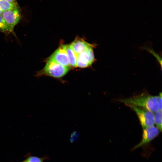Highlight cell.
Returning <instances> with one entry per match:
<instances>
[{"instance_id":"obj_6","label":"cell","mask_w":162,"mask_h":162,"mask_svg":"<svg viewBox=\"0 0 162 162\" xmlns=\"http://www.w3.org/2000/svg\"><path fill=\"white\" fill-rule=\"evenodd\" d=\"M2 16L7 24L13 30L21 18L19 8L3 12Z\"/></svg>"},{"instance_id":"obj_14","label":"cell","mask_w":162,"mask_h":162,"mask_svg":"<svg viewBox=\"0 0 162 162\" xmlns=\"http://www.w3.org/2000/svg\"><path fill=\"white\" fill-rule=\"evenodd\" d=\"M8 2L13 3V4H17V3L16 1V0H6Z\"/></svg>"},{"instance_id":"obj_2","label":"cell","mask_w":162,"mask_h":162,"mask_svg":"<svg viewBox=\"0 0 162 162\" xmlns=\"http://www.w3.org/2000/svg\"><path fill=\"white\" fill-rule=\"evenodd\" d=\"M70 69V67L63 66L49 58L44 68L37 72L35 76L39 77L46 76L55 78H61L68 73Z\"/></svg>"},{"instance_id":"obj_17","label":"cell","mask_w":162,"mask_h":162,"mask_svg":"<svg viewBox=\"0 0 162 162\" xmlns=\"http://www.w3.org/2000/svg\"><path fill=\"white\" fill-rule=\"evenodd\" d=\"M24 162H25L24 161Z\"/></svg>"},{"instance_id":"obj_10","label":"cell","mask_w":162,"mask_h":162,"mask_svg":"<svg viewBox=\"0 0 162 162\" xmlns=\"http://www.w3.org/2000/svg\"><path fill=\"white\" fill-rule=\"evenodd\" d=\"M17 8L18 4H13L6 0H0V9L3 12Z\"/></svg>"},{"instance_id":"obj_12","label":"cell","mask_w":162,"mask_h":162,"mask_svg":"<svg viewBox=\"0 0 162 162\" xmlns=\"http://www.w3.org/2000/svg\"><path fill=\"white\" fill-rule=\"evenodd\" d=\"M154 124L160 132L162 131V110L154 113Z\"/></svg>"},{"instance_id":"obj_13","label":"cell","mask_w":162,"mask_h":162,"mask_svg":"<svg viewBox=\"0 0 162 162\" xmlns=\"http://www.w3.org/2000/svg\"><path fill=\"white\" fill-rule=\"evenodd\" d=\"M44 159L35 156H30L25 160V162H44Z\"/></svg>"},{"instance_id":"obj_9","label":"cell","mask_w":162,"mask_h":162,"mask_svg":"<svg viewBox=\"0 0 162 162\" xmlns=\"http://www.w3.org/2000/svg\"><path fill=\"white\" fill-rule=\"evenodd\" d=\"M65 48L70 66L76 67L77 55L70 47V45H65Z\"/></svg>"},{"instance_id":"obj_5","label":"cell","mask_w":162,"mask_h":162,"mask_svg":"<svg viewBox=\"0 0 162 162\" xmlns=\"http://www.w3.org/2000/svg\"><path fill=\"white\" fill-rule=\"evenodd\" d=\"M92 46L77 55L76 67L85 68L91 66L95 60Z\"/></svg>"},{"instance_id":"obj_15","label":"cell","mask_w":162,"mask_h":162,"mask_svg":"<svg viewBox=\"0 0 162 162\" xmlns=\"http://www.w3.org/2000/svg\"><path fill=\"white\" fill-rule=\"evenodd\" d=\"M3 12L0 9V16H2Z\"/></svg>"},{"instance_id":"obj_16","label":"cell","mask_w":162,"mask_h":162,"mask_svg":"<svg viewBox=\"0 0 162 162\" xmlns=\"http://www.w3.org/2000/svg\"><path fill=\"white\" fill-rule=\"evenodd\" d=\"M24 162V161H22V162Z\"/></svg>"},{"instance_id":"obj_8","label":"cell","mask_w":162,"mask_h":162,"mask_svg":"<svg viewBox=\"0 0 162 162\" xmlns=\"http://www.w3.org/2000/svg\"><path fill=\"white\" fill-rule=\"evenodd\" d=\"M69 45L77 55L88 48L93 45L79 38H76Z\"/></svg>"},{"instance_id":"obj_4","label":"cell","mask_w":162,"mask_h":162,"mask_svg":"<svg viewBox=\"0 0 162 162\" xmlns=\"http://www.w3.org/2000/svg\"><path fill=\"white\" fill-rule=\"evenodd\" d=\"M160 132L158 128L154 125L143 128L142 140L133 148L132 150L145 146L149 144L157 137Z\"/></svg>"},{"instance_id":"obj_1","label":"cell","mask_w":162,"mask_h":162,"mask_svg":"<svg viewBox=\"0 0 162 162\" xmlns=\"http://www.w3.org/2000/svg\"><path fill=\"white\" fill-rule=\"evenodd\" d=\"M126 105H132L153 113L162 110V93L152 95L147 92H143L131 97L119 100Z\"/></svg>"},{"instance_id":"obj_7","label":"cell","mask_w":162,"mask_h":162,"mask_svg":"<svg viewBox=\"0 0 162 162\" xmlns=\"http://www.w3.org/2000/svg\"><path fill=\"white\" fill-rule=\"evenodd\" d=\"M49 58L63 66L70 67L65 45L60 46Z\"/></svg>"},{"instance_id":"obj_11","label":"cell","mask_w":162,"mask_h":162,"mask_svg":"<svg viewBox=\"0 0 162 162\" xmlns=\"http://www.w3.org/2000/svg\"><path fill=\"white\" fill-rule=\"evenodd\" d=\"M0 32L6 34L12 33L15 35L14 30H12L8 26L2 16H0Z\"/></svg>"},{"instance_id":"obj_3","label":"cell","mask_w":162,"mask_h":162,"mask_svg":"<svg viewBox=\"0 0 162 162\" xmlns=\"http://www.w3.org/2000/svg\"><path fill=\"white\" fill-rule=\"evenodd\" d=\"M126 105L130 108L135 112L142 129L154 125V113L132 105Z\"/></svg>"}]
</instances>
